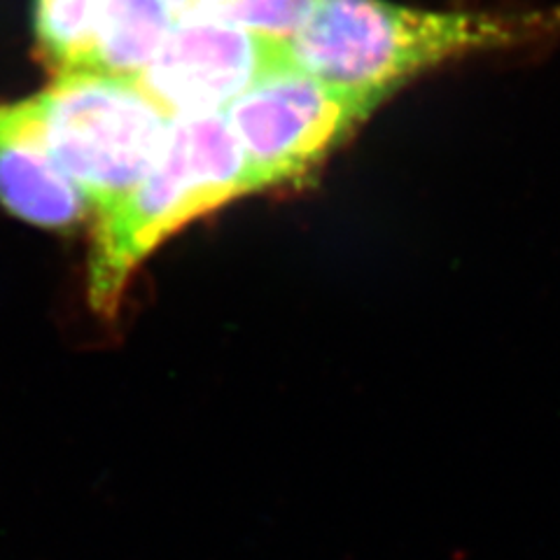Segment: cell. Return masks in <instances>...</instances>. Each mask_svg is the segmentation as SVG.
I'll return each instance as SVG.
<instances>
[{
	"label": "cell",
	"mask_w": 560,
	"mask_h": 560,
	"mask_svg": "<svg viewBox=\"0 0 560 560\" xmlns=\"http://www.w3.org/2000/svg\"><path fill=\"white\" fill-rule=\"evenodd\" d=\"M101 0H38L35 33L45 63L55 75L78 68L96 22Z\"/></svg>",
	"instance_id": "obj_8"
},
{
	"label": "cell",
	"mask_w": 560,
	"mask_h": 560,
	"mask_svg": "<svg viewBox=\"0 0 560 560\" xmlns=\"http://www.w3.org/2000/svg\"><path fill=\"white\" fill-rule=\"evenodd\" d=\"M383 101L290 63L271 70L222 115L248 162L253 191H267L302 183Z\"/></svg>",
	"instance_id": "obj_4"
},
{
	"label": "cell",
	"mask_w": 560,
	"mask_h": 560,
	"mask_svg": "<svg viewBox=\"0 0 560 560\" xmlns=\"http://www.w3.org/2000/svg\"><path fill=\"white\" fill-rule=\"evenodd\" d=\"M255 195L250 171L222 113L173 117L154 164L129 195L92 218L86 300L115 318L136 271L187 224Z\"/></svg>",
	"instance_id": "obj_2"
},
{
	"label": "cell",
	"mask_w": 560,
	"mask_h": 560,
	"mask_svg": "<svg viewBox=\"0 0 560 560\" xmlns=\"http://www.w3.org/2000/svg\"><path fill=\"white\" fill-rule=\"evenodd\" d=\"M290 45L226 22L173 24L136 84L168 117L222 113L271 70L290 66Z\"/></svg>",
	"instance_id": "obj_5"
},
{
	"label": "cell",
	"mask_w": 560,
	"mask_h": 560,
	"mask_svg": "<svg viewBox=\"0 0 560 560\" xmlns=\"http://www.w3.org/2000/svg\"><path fill=\"white\" fill-rule=\"evenodd\" d=\"M14 105L92 218L143 180L173 121L136 82L94 73L55 75L45 92Z\"/></svg>",
	"instance_id": "obj_3"
},
{
	"label": "cell",
	"mask_w": 560,
	"mask_h": 560,
	"mask_svg": "<svg viewBox=\"0 0 560 560\" xmlns=\"http://www.w3.org/2000/svg\"><path fill=\"white\" fill-rule=\"evenodd\" d=\"M171 28L166 0H101L90 45L73 73L136 82Z\"/></svg>",
	"instance_id": "obj_7"
},
{
	"label": "cell",
	"mask_w": 560,
	"mask_h": 560,
	"mask_svg": "<svg viewBox=\"0 0 560 560\" xmlns=\"http://www.w3.org/2000/svg\"><path fill=\"white\" fill-rule=\"evenodd\" d=\"M320 0H224L220 22L271 43L290 45L308 24Z\"/></svg>",
	"instance_id": "obj_9"
},
{
	"label": "cell",
	"mask_w": 560,
	"mask_h": 560,
	"mask_svg": "<svg viewBox=\"0 0 560 560\" xmlns=\"http://www.w3.org/2000/svg\"><path fill=\"white\" fill-rule=\"evenodd\" d=\"M0 208L51 232H70L92 218L80 189L51 162L14 101H0Z\"/></svg>",
	"instance_id": "obj_6"
},
{
	"label": "cell",
	"mask_w": 560,
	"mask_h": 560,
	"mask_svg": "<svg viewBox=\"0 0 560 560\" xmlns=\"http://www.w3.org/2000/svg\"><path fill=\"white\" fill-rule=\"evenodd\" d=\"M560 38V5L423 10L388 0H320L290 43L296 68L329 84L390 98L453 61L530 49Z\"/></svg>",
	"instance_id": "obj_1"
}]
</instances>
